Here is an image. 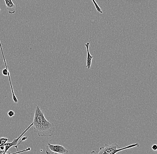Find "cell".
Wrapping results in <instances>:
<instances>
[{
    "label": "cell",
    "mask_w": 157,
    "mask_h": 154,
    "mask_svg": "<svg viewBox=\"0 0 157 154\" xmlns=\"http://www.w3.org/2000/svg\"><path fill=\"white\" fill-rule=\"evenodd\" d=\"M6 8L10 14H14L16 12V6L12 0H5Z\"/></svg>",
    "instance_id": "obj_5"
},
{
    "label": "cell",
    "mask_w": 157,
    "mask_h": 154,
    "mask_svg": "<svg viewBox=\"0 0 157 154\" xmlns=\"http://www.w3.org/2000/svg\"><path fill=\"white\" fill-rule=\"evenodd\" d=\"M25 152V150H23V151H19V152H15L14 153H12L10 154V153H9L8 152H3L2 150H1L0 151V154H20V153L22 152Z\"/></svg>",
    "instance_id": "obj_9"
},
{
    "label": "cell",
    "mask_w": 157,
    "mask_h": 154,
    "mask_svg": "<svg viewBox=\"0 0 157 154\" xmlns=\"http://www.w3.org/2000/svg\"><path fill=\"white\" fill-rule=\"evenodd\" d=\"M89 45H90V43L89 42H87L85 44V46L86 47V49H87V64H86V67H87L88 69H90V68H91L92 59L94 58V57L91 55V54L89 52Z\"/></svg>",
    "instance_id": "obj_6"
},
{
    "label": "cell",
    "mask_w": 157,
    "mask_h": 154,
    "mask_svg": "<svg viewBox=\"0 0 157 154\" xmlns=\"http://www.w3.org/2000/svg\"><path fill=\"white\" fill-rule=\"evenodd\" d=\"M47 154H68V150L63 146L53 145L48 143L46 146Z\"/></svg>",
    "instance_id": "obj_3"
},
{
    "label": "cell",
    "mask_w": 157,
    "mask_h": 154,
    "mask_svg": "<svg viewBox=\"0 0 157 154\" xmlns=\"http://www.w3.org/2000/svg\"><path fill=\"white\" fill-rule=\"evenodd\" d=\"M32 126H33V124H32V123H31V124H30L29 126H28V127L24 130V131H23V132H22V133H21V134L18 137H17V138L16 139H14V140H13L12 142H11V143L7 142V143L4 145L5 149L4 150H2L3 152H7L8 151V150L10 149V148L12 147H14V148L17 150V152H19L18 149H17V147H18V145H19L21 142H22V141H25V140H26L27 138V136H25V137H22V140L21 141V142H20L19 144H17L18 141H19V139H20L21 137H22L25 133L27 130H29V128Z\"/></svg>",
    "instance_id": "obj_4"
},
{
    "label": "cell",
    "mask_w": 157,
    "mask_h": 154,
    "mask_svg": "<svg viewBox=\"0 0 157 154\" xmlns=\"http://www.w3.org/2000/svg\"><path fill=\"white\" fill-rule=\"evenodd\" d=\"M151 148L152 150L154 151H156L157 150V145H152Z\"/></svg>",
    "instance_id": "obj_11"
},
{
    "label": "cell",
    "mask_w": 157,
    "mask_h": 154,
    "mask_svg": "<svg viewBox=\"0 0 157 154\" xmlns=\"http://www.w3.org/2000/svg\"><path fill=\"white\" fill-rule=\"evenodd\" d=\"M0 147H1V146H0Z\"/></svg>",
    "instance_id": "obj_13"
},
{
    "label": "cell",
    "mask_w": 157,
    "mask_h": 154,
    "mask_svg": "<svg viewBox=\"0 0 157 154\" xmlns=\"http://www.w3.org/2000/svg\"><path fill=\"white\" fill-rule=\"evenodd\" d=\"M92 2H93V4H94V6H95V8H96V9H97V11H98L99 13H102V11L101 10V8L99 7V6H98L97 3L96 2V1H95V0H92Z\"/></svg>",
    "instance_id": "obj_7"
},
{
    "label": "cell",
    "mask_w": 157,
    "mask_h": 154,
    "mask_svg": "<svg viewBox=\"0 0 157 154\" xmlns=\"http://www.w3.org/2000/svg\"><path fill=\"white\" fill-rule=\"evenodd\" d=\"M0 11H1V8H0Z\"/></svg>",
    "instance_id": "obj_12"
},
{
    "label": "cell",
    "mask_w": 157,
    "mask_h": 154,
    "mask_svg": "<svg viewBox=\"0 0 157 154\" xmlns=\"http://www.w3.org/2000/svg\"><path fill=\"white\" fill-rule=\"evenodd\" d=\"M8 139L7 138L1 137L0 138V146H4L5 144L8 141Z\"/></svg>",
    "instance_id": "obj_8"
},
{
    "label": "cell",
    "mask_w": 157,
    "mask_h": 154,
    "mask_svg": "<svg viewBox=\"0 0 157 154\" xmlns=\"http://www.w3.org/2000/svg\"><path fill=\"white\" fill-rule=\"evenodd\" d=\"M139 146V144L138 143L128 145L123 148H121L116 143L111 145L105 144V146L100 148L99 152L93 151L90 154H116L121 151L132 148L134 147H138Z\"/></svg>",
    "instance_id": "obj_2"
},
{
    "label": "cell",
    "mask_w": 157,
    "mask_h": 154,
    "mask_svg": "<svg viewBox=\"0 0 157 154\" xmlns=\"http://www.w3.org/2000/svg\"><path fill=\"white\" fill-rule=\"evenodd\" d=\"M8 115L10 118L13 117L15 115V113L14 111L12 110H10L8 112Z\"/></svg>",
    "instance_id": "obj_10"
},
{
    "label": "cell",
    "mask_w": 157,
    "mask_h": 154,
    "mask_svg": "<svg viewBox=\"0 0 157 154\" xmlns=\"http://www.w3.org/2000/svg\"><path fill=\"white\" fill-rule=\"evenodd\" d=\"M32 123L34 132L39 137H50L55 133V127L53 122L46 119L44 113L39 106H36L35 108Z\"/></svg>",
    "instance_id": "obj_1"
}]
</instances>
